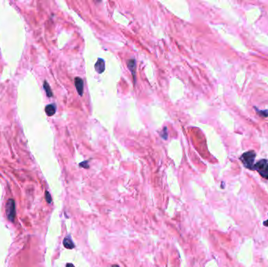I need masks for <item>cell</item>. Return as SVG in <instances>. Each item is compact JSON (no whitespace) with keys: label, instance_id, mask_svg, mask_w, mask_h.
Instances as JSON below:
<instances>
[{"label":"cell","instance_id":"cell-11","mask_svg":"<svg viewBox=\"0 0 268 267\" xmlns=\"http://www.w3.org/2000/svg\"><path fill=\"white\" fill-rule=\"evenodd\" d=\"M45 196H46V201H47L49 204H50L51 202H52V198H51V195L50 194V193L48 191H46L45 192Z\"/></svg>","mask_w":268,"mask_h":267},{"label":"cell","instance_id":"cell-10","mask_svg":"<svg viewBox=\"0 0 268 267\" xmlns=\"http://www.w3.org/2000/svg\"><path fill=\"white\" fill-rule=\"evenodd\" d=\"M259 115H260L261 117L263 118H268V110H259L257 108H255Z\"/></svg>","mask_w":268,"mask_h":267},{"label":"cell","instance_id":"cell-1","mask_svg":"<svg viewBox=\"0 0 268 267\" xmlns=\"http://www.w3.org/2000/svg\"><path fill=\"white\" fill-rule=\"evenodd\" d=\"M255 152L254 151H247L240 157V160L242 161L243 165L246 167V169H249L250 170H253L254 167V161L255 158Z\"/></svg>","mask_w":268,"mask_h":267},{"label":"cell","instance_id":"cell-5","mask_svg":"<svg viewBox=\"0 0 268 267\" xmlns=\"http://www.w3.org/2000/svg\"><path fill=\"white\" fill-rule=\"evenodd\" d=\"M95 69L99 74H101L104 71V61L101 58H99L95 64Z\"/></svg>","mask_w":268,"mask_h":267},{"label":"cell","instance_id":"cell-4","mask_svg":"<svg viewBox=\"0 0 268 267\" xmlns=\"http://www.w3.org/2000/svg\"><path fill=\"white\" fill-rule=\"evenodd\" d=\"M75 85L77 92H78L79 94L82 96V94H83V87H84L82 79L79 78V77H78V78H75Z\"/></svg>","mask_w":268,"mask_h":267},{"label":"cell","instance_id":"cell-3","mask_svg":"<svg viewBox=\"0 0 268 267\" xmlns=\"http://www.w3.org/2000/svg\"><path fill=\"white\" fill-rule=\"evenodd\" d=\"M6 213L7 219L10 222L13 223L16 216V208H15V201L13 199H10L6 204Z\"/></svg>","mask_w":268,"mask_h":267},{"label":"cell","instance_id":"cell-2","mask_svg":"<svg viewBox=\"0 0 268 267\" xmlns=\"http://www.w3.org/2000/svg\"><path fill=\"white\" fill-rule=\"evenodd\" d=\"M253 170H255L259 174L266 179H268V161L262 159L254 165Z\"/></svg>","mask_w":268,"mask_h":267},{"label":"cell","instance_id":"cell-14","mask_svg":"<svg viewBox=\"0 0 268 267\" xmlns=\"http://www.w3.org/2000/svg\"><path fill=\"white\" fill-rule=\"evenodd\" d=\"M111 267H119V266H118V265H113V266H112Z\"/></svg>","mask_w":268,"mask_h":267},{"label":"cell","instance_id":"cell-12","mask_svg":"<svg viewBox=\"0 0 268 267\" xmlns=\"http://www.w3.org/2000/svg\"><path fill=\"white\" fill-rule=\"evenodd\" d=\"M263 225H264L265 226H268V220H266V221H264V223H263Z\"/></svg>","mask_w":268,"mask_h":267},{"label":"cell","instance_id":"cell-7","mask_svg":"<svg viewBox=\"0 0 268 267\" xmlns=\"http://www.w3.org/2000/svg\"><path fill=\"white\" fill-rule=\"evenodd\" d=\"M63 245L67 249H73V248H75V244L73 243L70 237H67L64 239Z\"/></svg>","mask_w":268,"mask_h":267},{"label":"cell","instance_id":"cell-9","mask_svg":"<svg viewBox=\"0 0 268 267\" xmlns=\"http://www.w3.org/2000/svg\"><path fill=\"white\" fill-rule=\"evenodd\" d=\"M43 88H44L45 91L46 93V94L49 97H51V96H53V93H52V90H51L50 86V85L48 84L47 82L46 81H45L44 84H43Z\"/></svg>","mask_w":268,"mask_h":267},{"label":"cell","instance_id":"cell-8","mask_svg":"<svg viewBox=\"0 0 268 267\" xmlns=\"http://www.w3.org/2000/svg\"><path fill=\"white\" fill-rule=\"evenodd\" d=\"M127 65L129 67V70H130V71L132 72V74L133 75V77H135V68H136V62H135V60H129L128 61V63H127Z\"/></svg>","mask_w":268,"mask_h":267},{"label":"cell","instance_id":"cell-13","mask_svg":"<svg viewBox=\"0 0 268 267\" xmlns=\"http://www.w3.org/2000/svg\"><path fill=\"white\" fill-rule=\"evenodd\" d=\"M67 267H75V266H73L72 264H71V263H67Z\"/></svg>","mask_w":268,"mask_h":267},{"label":"cell","instance_id":"cell-6","mask_svg":"<svg viewBox=\"0 0 268 267\" xmlns=\"http://www.w3.org/2000/svg\"><path fill=\"white\" fill-rule=\"evenodd\" d=\"M45 110H46V113L48 116H53L54 114L56 113V105L55 104H49L46 107Z\"/></svg>","mask_w":268,"mask_h":267}]
</instances>
